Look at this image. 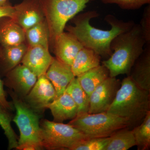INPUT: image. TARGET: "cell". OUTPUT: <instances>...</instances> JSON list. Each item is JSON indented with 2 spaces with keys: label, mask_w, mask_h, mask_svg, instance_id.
Here are the masks:
<instances>
[{
  "label": "cell",
  "mask_w": 150,
  "mask_h": 150,
  "mask_svg": "<svg viewBox=\"0 0 150 150\" xmlns=\"http://www.w3.org/2000/svg\"><path fill=\"white\" fill-rule=\"evenodd\" d=\"M96 11H89L78 14L71 19L74 25H66L65 29L74 35L84 47L91 49L101 56L108 59L112 54L110 44L112 39L120 33L129 30L135 23L123 21L114 16L108 14L104 20L110 25L109 30L93 27L90 24L92 19L99 16Z\"/></svg>",
  "instance_id": "cell-1"
},
{
  "label": "cell",
  "mask_w": 150,
  "mask_h": 150,
  "mask_svg": "<svg viewBox=\"0 0 150 150\" xmlns=\"http://www.w3.org/2000/svg\"><path fill=\"white\" fill-rule=\"evenodd\" d=\"M146 44L139 24L114 38L110 44L111 56L102 62L111 77L129 76L131 68L143 52Z\"/></svg>",
  "instance_id": "cell-2"
},
{
  "label": "cell",
  "mask_w": 150,
  "mask_h": 150,
  "mask_svg": "<svg viewBox=\"0 0 150 150\" xmlns=\"http://www.w3.org/2000/svg\"><path fill=\"white\" fill-rule=\"evenodd\" d=\"M150 111V92L140 88L129 76L124 78L107 112L126 118L129 129L142 123Z\"/></svg>",
  "instance_id": "cell-3"
},
{
  "label": "cell",
  "mask_w": 150,
  "mask_h": 150,
  "mask_svg": "<svg viewBox=\"0 0 150 150\" xmlns=\"http://www.w3.org/2000/svg\"><path fill=\"white\" fill-rule=\"evenodd\" d=\"M68 124L88 139L110 137L118 130L129 126L126 118L107 112L79 113Z\"/></svg>",
  "instance_id": "cell-4"
},
{
  "label": "cell",
  "mask_w": 150,
  "mask_h": 150,
  "mask_svg": "<svg viewBox=\"0 0 150 150\" xmlns=\"http://www.w3.org/2000/svg\"><path fill=\"white\" fill-rule=\"evenodd\" d=\"M50 32V45L67 22L84 10L90 0H38Z\"/></svg>",
  "instance_id": "cell-5"
},
{
  "label": "cell",
  "mask_w": 150,
  "mask_h": 150,
  "mask_svg": "<svg viewBox=\"0 0 150 150\" xmlns=\"http://www.w3.org/2000/svg\"><path fill=\"white\" fill-rule=\"evenodd\" d=\"M40 125L42 146L46 149L71 150L76 144L88 139L68 123L42 119Z\"/></svg>",
  "instance_id": "cell-6"
},
{
  "label": "cell",
  "mask_w": 150,
  "mask_h": 150,
  "mask_svg": "<svg viewBox=\"0 0 150 150\" xmlns=\"http://www.w3.org/2000/svg\"><path fill=\"white\" fill-rule=\"evenodd\" d=\"M7 92L12 99L16 111L12 121L16 123L19 131L18 146L32 143L40 145L43 147L39 121L40 114L31 109L22 98L18 96L12 90L8 89Z\"/></svg>",
  "instance_id": "cell-7"
},
{
  "label": "cell",
  "mask_w": 150,
  "mask_h": 150,
  "mask_svg": "<svg viewBox=\"0 0 150 150\" xmlns=\"http://www.w3.org/2000/svg\"><path fill=\"white\" fill-rule=\"evenodd\" d=\"M121 84L120 80L110 76L100 84L90 96L88 113L107 112Z\"/></svg>",
  "instance_id": "cell-8"
},
{
  "label": "cell",
  "mask_w": 150,
  "mask_h": 150,
  "mask_svg": "<svg viewBox=\"0 0 150 150\" xmlns=\"http://www.w3.org/2000/svg\"><path fill=\"white\" fill-rule=\"evenodd\" d=\"M56 97L54 86L46 75H43L38 77L35 84L23 99L31 109L40 114Z\"/></svg>",
  "instance_id": "cell-9"
},
{
  "label": "cell",
  "mask_w": 150,
  "mask_h": 150,
  "mask_svg": "<svg viewBox=\"0 0 150 150\" xmlns=\"http://www.w3.org/2000/svg\"><path fill=\"white\" fill-rule=\"evenodd\" d=\"M4 85L23 99L35 84L38 77L27 67L19 64L5 75Z\"/></svg>",
  "instance_id": "cell-10"
},
{
  "label": "cell",
  "mask_w": 150,
  "mask_h": 150,
  "mask_svg": "<svg viewBox=\"0 0 150 150\" xmlns=\"http://www.w3.org/2000/svg\"><path fill=\"white\" fill-rule=\"evenodd\" d=\"M14 7L15 13L12 19L24 30L45 20L38 0H23Z\"/></svg>",
  "instance_id": "cell-11"
},
{
  "label": "cell",
  "mask_w": 150,
  "mask_h": 150,
  "mask_svg": "<svg viewBox=\"0 0 150 150\" xmlns=\"http://www.w3.org/2000/svg\"><path fill=\"white\" fill-rule=\"evenodd\" d=\"M51 46L56 58L70 66L79 51L83 47L77 38L68 31H64L56 36Z\"/></svg>",
  "instance_id": "cell-12"
},
{
  "label": "cell",
  "mask_w": 150,
  "mask_h": 150,
  "mask_svg": "<svg viewBox=\"0 0 150 150\" xmlns=\"http://www.w3.org/2000/svg\"><path fill=\"white\" fill-rule=\"evenodd\" d=\"M54 58L48 48L40 46H28L21 63L38 77L46 74Z\"/></svg>",
  "instance_id": "cell-13"
},
{
  "label": "cell",
  "mask_w": 150,
  "mask_h": 150,
  "mask_svg": "<svg viewBox=\"0 0 150 150\" xmlns=\"http://www.w3.org/2000/svg\"><path fill=\"white\" fill-rule=\"evenodd\" d=\"M45 75L56 91L55 99L65 92L71 81L76 77L71 66L61 62L56 57L54 58Z\"/></svg>",
  "instance_id": "cell-14"
},
{
  "label": "cell",
  "mask_w": 150,
  "mask_h": 150,
  "mask_svg": "<svg viewBox=\"0 0 150 150\" xmlns=\"http://www.w3.org/2000/svg\"><path fill=\"white\" fill-rule=\"evenodd\" d=\"M129 76L139 87L150 92V44H146Z\"/></svg>",
  "instance_id": "cell-15"
},
{
  "label": "cell",
  "mask_w": 150,
  "mask_h": 150,
  "mask_svg": "<svg viewBox=\"0 0 150 150\" xmlns=\"http://www.w3.org/2000/svg\"><path fill=\"white\" fill-rule=\"evenodd\" d=\"M54 118V121L63 123L72 120L77 115L78 108L72 98L66 92L47 105Z\"/></svg>",
  "instance_id": "cell-16"
},
{
  "label": "cell",
  "mask_w": 150,
  "mask_h": 150,
  "mask_svg": "<svg viewBox=\"0 0 150 150\" xmlns=\"http://www.w3.org/2000/svg\"><path fill=\"white\" fill-rule=\"evenodd\" d=\"M25 32L12 18L0 19V45L8 46L25 43Z\"/></svg>",
  "instance_id": "cell-17"
},
{
  "label": "cell",
  "mask_w": 150,
  "mask_h": 150,
  "mask_svg": "<svg viewBox=\"0 0 150 150\" xmlns=\"http://www.w3.org/2000/svg\"><path fill=\"white\" fill-rule=\"evenodd\" d=\"M28 46L25 43L8 46H0V71L5 75L21 63Z\"/></svg>",
  "instance_id": "cell-18"
},
{
  "label": "cell",
  "mask_w": 150,
  "mask_h": 150,
  "mask_svg": "<svg viewBox=\"0 0 150 150\" xmlns=\"http://www.w3.org/2000/svg\"><path fill=\"white\" fill-rule=\"evenodd\" d=\"M101 57L90 48L83 47L79 51L71 65L76 77L100 65Z\"/></svg>",
  "instance_id": "cell-19"
},
{
  "label": "cell",
  "mask_w": 150,
  "mask_h": 150,
  "mask_svg": "<svg viewBox=\"0 0 150 150\" xmlns=\"http://www.w3.org/2000/svg\"><path fill=\"white\" fill-rule=\"evenodd\" d=\"M109 76V71L102 64L76 78L81 86L89 97L94 90Z\"/></svg>",
  "instance_id": "cell-20"
},
{
  "label": "cell",
  "mask_w": 150,
  "mask_h": 150,
  "mask_svg": "<svg viewBox=\"0 0 150 150\" xmlns=\"http://www.w3.org/2000/svg\"><path fill=\"white\" fill-rule=\"evenodd\" d=\"M25 41L28 46H40L49 49L50 35L46 20L25 30Z\"/></svg>",
  "instance_id": "cell-21"
},
{
  "label": "cell",
  "mask_w": 150,
  "mask_h": 150,
  "mask_svg": "<svg viewBox=\"0 0 150 150\" xmlns=\"http://www.w3.org/2000/svg\"><path fill=\"white\" fill-rule=\"evenodd\" d=\"M136 146L132 129L126 127L118 130L109 137L105 150H127Z\"/></svg>",
  "instance_id": "cell-22"
},
{
  "label": "cell",
  "mask_w": 150,
  "mask_h": 150,
  "mask_svg": "<svg viewBox=\"0 0 150 150\" xmlns=\"http://www.w3.org/2000/svg\"><path fill=\"white\" fill-rule=\"evenodd\" d=\"M65 92L69 95L77 105L78 114L88 112L89 97L81 86L77 78L75 77L71 81Z\"/></svg>",
  "instance_id": "cell-23"
},
{
  "label": "cell",
  "mask_w": 150,
  "mask_h": 150,
  "mask_svg": "<svg viewBox=\"0 0 150 150\" xmlns=\"http://www.w3.org/2000/svg\"><path fill=\"white\" fill-rule=\"evenodd\" d=\"M138 150H148L150 147V111L142 123L132 130Z\"/></svg>",
  "instance_id": "cell-24"
},
{
  "label": "cell",
  "mask_w": 150,
  "mask_h": 150,
  "mask_svg": "<svg viewBox=\"0 0 150 150\" xmlns=\"http://www.w3.org/2000/svg\"><path fill=\"white\" fill-rule=\"evenodd\" d=\"M13 118L11 111L0 104V126L8 140V150L16 149L18 146V139L11 124Z\"/></svg>",
  "instance_id": "cell-25"
},
{
  "label": "cell",
  "mask_w": 150,
  "mask_h": 150,
  "mask_svg": "<svg viewBox=\"0 0 150 150\" xmlns=\"http://www.w3.org/2000/svg\"><path fill=\"white\" fill-rule=\"evenodd\" d=\"M109 141V137L90 138L79 142L71 150H105Z\"/></svg>",
  "instance_id": "cell-26"
},
{
  "label": "cell",
  "mask_w": 150,
  "mask_h": 150,
  "mask_svg": "<svg viewBox=\"0 0 150 150\" xmlns=\"http://www.w3.org/2000/svg\"><path fill=\"white\" fill-rule=\"evenodd\" d=\"M105 4H115L124 10H136L146 4H150V0H100Z\"/></svg>",
  "instance_id": "cell-27"
},
{
  "label": "cell",
  "mask_w": 150,
  "mask_h": 150,
  "mask_svg": "<svg viewBox=\"0 0 150 150\" xmlns=\"http://www.w3.org/2000/svg\"><path fill=\"white\" fill-rule=\"evenodd\" d=\"M139 24L146 44H150V4L144 10Z\"/></svg>",
  "instance_id": "cell-28"
},
{
  "label": "cell",
  "mask_w": 150,
  "mask_h": 150,
  "mask_svg": "<svg viewBox=\"0 0 150 150\" xmlns=\"http://www.w3.org/2000/svg\"><path fill=\"white\" fill-rule=\"evenodd\" d=\"M4 81L0 78V104L12 112L14 110V107L12 102H9L7 100L6 92L4 89Z\"/></svg>",
  "instance_id": "cell-29"
},
{
  "label": "cell",
  "mask_w": 150,
  "mask_h": 150,
  "mask_svg": "<svg viewBox=\"0 0 150 150\" xmlns=\"http://www.w3.org/2000/svg\"><path fill=\"white\" fill-rule=\"evenodd\" d=\"M15 13V9L14 6H13L8 4L0 6V19L4 18H13Z\"/></svg>",
  "instance_id": "cell-30"
},
{
  "label": "cell",
  "mask_w": 150,
  "mask_h": 150,
  "mask_svg": "<svg viewBox=\"0 0 150 150\" xmlns=\"http://www.w3.org/2000/svg\"><path fill=\"white\" fill-rule=\"evenodd\" d=\"M43 148L40 145L32 143H26L23 144L18 145L16 149L18 150H40Z\"/></svg>",
  "instance_id": "cell-31"
},
{
  "label": "cell",
  "mask_w": 150,
  "mask_h": 150,
  "mask_svg": "<svg viewBox=\"0 0 150 150\" xmlns=\"http://www.w3.org/2000/svg\"><path fill=\"white\" fill-rule=\"evenodd\" d=\"M8 0H0V6L5 5L8 4Z\"/></svg>",
  "instance_id": "cell-32"
}]
</instances>
